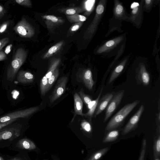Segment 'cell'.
Returning <instances> with one entry per match:
<instances>
[{
  "instance_id": "d4e9b609",
  "label": "cell",
  "mask_w": 160,
  "mask_h": 160,
  "mask_svg": "<svg viewBox=\"0 0 160 160\" xmlns=\"http://www.w3.org/2000/svg\"><path fill=\"white\" fill-rule=\"evenodd\" d=\"M147 146L146 139H143L142 142L141 151L138 160H144Z\"/></svg>"
},
{
  "instance_id": "2e32d148",
  "label": "cell",
  "mask_w": 160,
  "mask_h": 160,
  "mask_svg": "<svg viewBox=\"0 0 160 160\" xmlns=\"http://www.w3.org/2000/svg\"><path fill=\"white\" fill-rule=\"evenodd\" d=\"M57 11L67 16L79 14L82 12L83 9L80 7H75L60 8Z\"/></svg>"
},
{
  "instance_id": "74e56055",
  "label": "cell",
  "mask_w": 160,
  "mask_h": 160,
  "mask_svg": "<svg viewBox=\"0 0 160 160\" xmlns=\"http://www.w3.org/2000/svg\"><path fill=\"white\" fill-rule=\"evenodd\" d=\"M12 47V44H11L8 45L5 48V54H8L10 52Z\"/></svg>"
},
{
  "instance_id": "1f68e13d",
  "label": "cell",
  "mask_w": 160,
  "mask_h": 160,
  "mask_svg": "<svg viewBox=\"0 0 160 160\" xmlns=\"http://www.w3.org/2000/svg\"><path fill=\"white\" fill-rule=\"evenodd\" d=\"M9 24L8 21H6L1 25L0 26V34L3 33L6 30Z\"/></svg>"
},
{
  "instance_id": "d590c367",
  "label": "cell",
  "mask_w": 160,
  "mask_h": 160,
  "mask_svg": "<svg viewBox=\"0 0 160 160\" xmlns=\"http://www.w3.org/2000/svg\"><path fill=\"white\" fill-rule=\"evenodd\" d=\"M115 42L114 40H111L107 42L105 45L107 47H110L113 46L115 44Z\"/></svg>"
},
{
  "instance_id": "f35d334b",
  "label": "cell",
  "mask_w": 160,
  "mask_h": 160,
  "mask_svg": "<svg viewBox=\"0 0 160 160\" xmlns=\"http://www.w3.org/2000/svg\"><path fill=\"white\" fill-rule=\"evenodd\" d=\"M5 13V10L4 7L0 5V19L3 16Z\"/></svg>"
},
{
  "instance_id": "cb8c5ba5",
  "label": "cell",
  "mask_w": 160,
  "mask_h": 160,
  "mask_svg": "<svg viewBox=\"0 0 160 160\" xmlns=\"http://www.w3.org/2000/svg\"><path fill=\"white\" fill-rule=\"evenodd\" d=\"M109 148L106 147L102 149L96 153L91 160H98L101 158L108 151Z\"/></svg>"
},
{
  "instance_id": "ee69618b",
  "label": "cell",
  "mask_w": 160,
  "mask_h": 160,
  "mask_svg": "<svg viewBox=\"0 0 160 160\" xmlns=\"http://www.w3.org/2000/svg\"><path fill=\"white\" fill-rule=\"evenodd\" d=\"M20 160V159H14V160Z\"/></svg>"
},
{
  "instance_id": "f546056e",
  "label": "cell",
  "mask_w": 160,
  "mask_h": 160,
  "mask_svg": "<svg viewBox=\"0 0 160 160\" xmlns=\"http://www.w3.org/2000/svg\"><path fill=\"white\" fill-rule=\"evenodd\" d=\"M81 126L82 128L87 132H89L91 131V126L90 123L87 121H83L81 122Z\"/></svg>"
},
{
  "instance_id": "8d00e7d4",
  "label": "cell",
  "mask_w": 160,
  "mask_h": 160,
  "mask_svg": "<svg viewBox=\"0 0 160 160\" xmlns=\"http://www.w3.org/2000/svg\"><path fill=\"white\" fill-rule=\"evenodd\" d=\"M6 58V54L3 51H0V61L3 60Z\"/></svg>"
},
{
  "instance_id": "60d3db41",
  "label": "cell",
  "mask_w": 160,
  "mask_h": 160,
  "mask_svg": "<svg viewBox=\"0 0 160 160\" xmlns=\"http://www.w3.org/2000/svg\"><path fill=\"white\" fill-rule=\"evenodd\" d=\"M145 2H146V3L147 4H149L150 3V2H151V0H146Z\"/></svg>"
},
{
  "instance_id": "836d02e7",
  "label": "cell",
  "mask_w": 160,
  "mask_h": 160,
  "mask_svg": "<svg viewBox=\"0 0 160 160\" xmlns=\"http://www.w3.org/2000/svg\"><path fill=\"white\" fill-rule=\"evenodd\" d=\"M123 10V7L121 4L118 5L115 8L116 13L117 15L120 14Z\"/></svg>"
},
{
  "instance_id": "4dcf8cb0",
  "label": "cell",
  "mask_w": 160,
  "mask_h": 160,
  "mask_svg": "<svg viewBox=\"0 0 160 160\" xmlns=\"http://www.w3.org/2000/svg\"><path fill=\"white\" fill-rule=\"evenodd\" d=\"M9 38L7 37L0 40V51L9 42Z\"/></svg>"
},
{
  "instance_id": "ac0fdd59",
  "label": "cell",
  "mask_w": 160,
  "mask_h": 160,
  "mask_svg": "<svg viewBox=\"0 0 160 160\" xmlns=\"http://www.w3.org/2000/svg\"><path fill=\"white\" fill-rule=\"evenodd\" d=\"M124 64H120L116 67L110 75L108 80V83L110 84L115 80L120 75L123 70Z\"/></svg>"
},
{
  "instance_id": "8992f818",
  "label": "cell",
  "mask_w": 160,
  "mask_h": 160,
  "mask_svg": "<svg viewBox=\"0 0 160 160\" xmlns=\"http://www.w3.org/2000/svg\"><path fill=\"white\" fill-rule=\"evenodd\" d=\"M124 92V90H122L114 95L106 108L104 122L107 121L117 108L123 97Z\"/></svg>"
},
{
  "instance_id": "d6a6232c",
  "label": "cell",
  "mask_w": 160,
  "mask_h": 160,
  "mask_svg": "<svg viewBox=\"0 0 160 160\" xmlns=\"http://www.w3.org/2000/svg\"><path fill=\"white\" fill-rule=\"evenodd\" d=\"M18 120V119H13L6 122L0 123V129L9 124H11Z\"/></svg>"
},
{
  "instance_id": "603a6c76",
  "label": "cell",
  "mask_w": 160,
  "mask_h": 160,
  "mask_svg": "<svg viewBox=\"0 0 160 160\" xmlns=\"http://www.w3.org/2000/svg\"><path fill=\"white\" fill-rule=\"evenodd\" d=\"M59 74V70L57 68L51 76L48 79V91L51 88Z\"/></svg>"
},
{
  "instance_id": "3957f363",
  "label": "cell",
  "mask_w": 160,
  "mask_h": 160,
  "mask_svg": "<svg viewBox=\"0 0 160 160\" xmlns=\"http://www.w3.org/2000/svg\"><path fill=\"white\" fill-rule=\"evenodd\" d=\"M39 109L38 106L18 110L6 114L0 117V123H4L20 118H28Z\"/></svg>"
},
{
  "instance_id": "83f0119b",
  "label": "cell",
  "mask_w": 160,
  "mask_h": 160,
  "mask_svg": "<svg viewBox=\"0 0 160 160\" xmlns=\"http://www.w3.org/2000/svg\"><path fill=\"white\" fill-rule=\"evenodd\" d=\"M15 2L18 4L31 8L32 6V3L30 0H16Z\"/></svg>"
},
{
  "instance_id": "ba28073f",
  "label": "cell",
  "mask_w": 160,
  "mask_h": 160,
  "mask_svg": "<svg viewBox=\"0 0 160 160\" xmlns=\"http://www.w3.org/2000/svg\"><path fill=\"white\" fill-rule=\"evenodd\" d=\"M68 80V78L63 76L59 78L52 95L50 97V101L52 103L59 98L65 91Z\"/></svg>"
},
{
  "instance_id": "484cf974",
  "label": "cell",
  "mask_w": 160,
  "mask_h": 160,
  "mask_svg": "<svg viewBox=\"0 0 160 160\" xmlns=\"http://www.w3.org/2000/svg\"><path fill=\"white\" fill-rule=\"evenodd\" d=\"M79 96L82 101L87 105L92 101L91 97L84 92L83 89H81L79 92Z\"/></svg>"
},
{
  "instance_id": "d6986e66",
  "label": "cell",
  "mask_w": 160,
  "mask_h": 160,
  "mask_svg": "<svg viewBox=\"0 0 160 160\" xmlns=\"http://www.w3.org/2000/svg\"><path fill=\"white\" fill-rule=\"evenodd\" d=\"M119 134V132L118 130H111L106 135L103 142L104 143H106L113 141L117 139Z\"/></svg>"
},
{
  "instance_id": "9c48e42d",
  "label": "cell",
  "mask_w": 160,
  "mask_h": 160,
  "mask_svg": "<svg viewBox=\"0 0 160 160\" xmlns=\"http://www.w3.org/2000/svg\"><path fill=\"white\" fill-rule=\"evenodd\" d=\"M41 17L45 20V23L47 28L49 30L54 29L64 23L65 21L61 17L52 15H44Z\"/></svg>"
},
{
  "instance_id": "52a82bcc",
  "label": "cell",
  "mask_w": 160,
  "mask_h": 160,
  "mask_svg": "<svg viewBox=\"0 0 160 160\" xmlns=\"http://www.w3.org/2000/svg\"><path fill=\"white\" fill-rule=\"evenodd\" d=\"M144 106L142 104L138 110L130 119L122 132V135H125L131 132L137 127L140 118L144 110Z\"/></svg>"
},
{
  "instance_id": "4fadbf2b",
  "label": "cell",
  "mask_w": 160,
  "mask_h": 160,
  "mask_svg": "<svg viewBox=\"0 0 160 160\" xmlns=\"http://www.w3.org/2000/svg\"><path fill=\"white\" fill-rule=\"evenodd\" d=\"M82 79L86 87L89 90L92 89L94 82L91 71L89 69L85 70L82 74Z\"/></svg>"
},
{
  "instance_id": "7bdbcfd3",
  "label": "cell",
  "mask_w": 160,
  "mask_h": 160,
  "mask_svg": "<svg viewBox=\"0 0 160 160\" xmlns=\"http://www.w3.org/2000/svg\"><path fill=\"white\" fill-rule=\"evenodd\" d=\"M0 160H4V159L2 157H0Z\"/></svg>"
},
{
  "instance_id": "4316f807",
  "label": "cell",
  "mask_w": 160,
  "mask_h": 160,
  "mask_svg": "<svg viewBox=\"0 0 160 160\" xmlns=\"http://www.w3.org/2000/svg\"><path fill=\"white\" fill-rule=\"evenodd\" d=\"M18 146L21 148H22L26 149H28L31 147L30 142L25 139H21L19 141L18 143Z\"/></svg>"
},
{
  "instance_id": "e575fe53",
  "label": "cell",
  "mask_w": 160,
  "mask_h": 160,
  "mask_svg": "<svg viewBox=\"0 0 160 160\" xmlns=\"http://www.w3.org/2000/svg\"><path fill=\"white\" fill-rule=\"evenodd\" d=\"M104 10L103 6L101 4L98 5L96 8V13L98 14H101L103 13Z\"/></svg>"
},
{
  "instance_id": "277c9868",
  "label": "cell",
  "mask_w": 160,
  "mask_h": 160,
  "mask_svg": "<svg viewBox=\"0 0 160 160\" xmlns=\"http://www.w3.org/2000/svg\"><path fill=\"white\" fill-rule=\"evenodd\" d=\"M11 124L0 129V141L16 138L20 136L21 125L19 124L11 125Z\"/></svg>"
},
{
  "instance_id": "7402d4cb",
  "label": "cell",
  "mask_w": 160,
  "mask_h": 160,
  "mask_svg": "<svg viewBox=\"0 0 160 160\" xmlns=\"http://www.w3.org/2000/svg\"><path fill=\"white\" fill-rule=\"evenodd\" d=\"M40 90L42 96H44L48 91V79L44 75L41 79L40 84Z\"/></svg>"
},
{
  "instance_id": "e0dca14e",
  "label": "cell",
  "mask_w": 160,
  "mask_h": 160,
  "mask_svg": "<svg viewBox=\"0 0 160 160\" xmlns=\"http://www.w3.org/2000/svg\"><path fill=\"white\" fill-rule=\"evenodd\" d=\"M61 62L60 58H53L50 62L48 70L45 76L48 79L53 73Z\"/></svg>"
},
{
  "instance_id": "f1b7e54d",
  "label": "cell",
  "mask_w": 160,
  "mask_h": 160,
  "mask_svg": "<svg viewBox=\"0 0 160 160\" xmlns=\"http://www.w3.org/2000/svg\"><path fill=\"white\" fill-rule=\"evenodd\" d=\"M83 24V22H80L75 23L70 28L69 31L73 32L77 31L81 27Z\"/></svg>"
},
{
  "instance_id": "b9f144b4",
  "label": "cell",
  "mask_w": 160,
  "mask_h": 160,
  "mask_svg": "<svg viewBox=\"0 0 160 160\" xmlns=\"http://www.w3.org/2000/svg\"><path fill=\"white\" fill-rule=\"evenodd\" d=\"M154 160H159V158H155Z\"/></svg>"
},
{
  "instance_id": "ab89813d",
  "label": "cell",
  "mask_w": 160,
  "mask_h": 160,
  "mask_svg": "<svg viewBox=\"0 0 160 160\" xmlns=\"http://www.w3.org/2000/svg\"><path fill=\"white\" fill-rule=\"evenodd\" d=\"M134 3L135 5V8H133V10L132 11V13L134 14L136 13L137 11V9H138V3L134 2Z\"/></svg>"
},
{
  "instance_id": "8fae6325",
  "label": "cell",
  "mask_w": 160,
  "mask_h": 160,
  "mask_svg": "<svg viewBox=\"0 0 160 160\" xmlns=\"http://www.w3.org/2000/svg\"><path fill=\"white\" fill-rule=\"evenodd\" d=\"M135 78L138 83L142 84L145 86L149 85L150 81V75L143 66L140 67Z\"/></svg>"
},
{
  "instance_id": "ffe728a7",
  "label": "cell",
  "mask_w": 160,
  "mask_h": 160,
  "mask_svg": "<svg viewBox=\"0 0 160 160\" xmlns=\"http://www.w3.org/2000/svg\"><path fill=\"white\" fill-rule=\"evenodd\" d=\"M66 17L68 21L71 23L83 22L87 19V18L86 17L79 14L67 15Z\"/></svg>"
},
{
  "instance_id": "6da1fadb",
  "label": "cell",
  "mask_w": 160,
  "mask_h": 160,
  "mask_svg": "<svg viewBox=\"0 0 160 160\" xmlns=\"http://www.w3.org/2000/svg\"><path fill=\"white\" fill-rule=\"evenodd\" d=\"M27 53V51L22 48H19L17 49L7 70L8 80L12 81L13 80L18 70L24 63Z\"/></svg>"
},
{
  "instance_id": "9a60e30c",
  "label": "cell",
  "mask_w": 160,
  "mask_h": 160,
  "mask_svg": "<svg viewBox=\"0 0 160 160\" xmlns=\"http://www.w3.org/2000/svg\"><path fill=\"white\" fill-rule=\"evenodd\" d=\"M64 43L63 41H61L51 47L43 56L42 58H47L53 55L60 50Z\"/></svg>"
},
{
  "instance_id": "30bf717a",
  "label": "cell",
  "mask_w": 160,
  "mask_h": 160,
  "mask_svg": "<svg viewBox=\"0 0 160 160\" xmlns=\"http://www.w3.org/2000/svg\"><path fill=\"white\" fill-rule=\"evenodd\" d=\"M114 95L112 92L108 93L99 99L95 112V116L100 114L106 108Z\"/></svg>"
},
{
  "instance_id": "44dd1931",
  "label": "cell",
  "mask_w": 160,
  "mask_h": 160,
  "mask_svg": "<svg viewBox=\"0 0 160 160\" xmlns=\"http://www.w3.org/2000/svg\"><path fill=\"white\" fill-rule=\"evenodd\" d=\"M153 152L155 158H159L160 155V136L159 135L154 141Z\"/></svg>"
},
{
  "instance_id": "5bb4252c",
  "label": "cell",
  "mask_w": 160,
  "mask_h": 160,
  "mask_svg": "<svg viewBox=\"0 0 160 160\" xmlns=\"http://www.w3.org/2000/svg\"><path fill=\"white\" fill-rule=\"evenodd\" d=\"M74 112L76 115L83 116V102L79 95L75 93L74 96Z\"/></svg>"
},
{
  "instance_id": "7c38bea8",
  "label": "cell",
  "mask_w": 160,
  "mask_h": 160,
  "mask_svg": "<svg viewBox=\"0 0 160 160\" xmlns=\"http://www.w3.org/2000/svg\"><path fill=\"white\" fill-rule=\"evenodd\" d=\"M17 79L19 82L23 84H27L33 82L34 76L29 72L21 71L18 73Z\"/></svg>"
},
{
  "instance_id": "7a4b0ae2",
  "label": "cell",
  "mask_w": 160,
  "mask_h": 160,
  "mask_svg": "<svg viewBox=\"0 0 160 160\" xmlns=\"http://www.w3.org/2000/svg\"><path fill=\"white\" fill-rule=\"evenodd\" d=\"M140 102V100H136L125 105L109 121L106 126V130L111 131L119 127L128 115Z\"/></svg>"
},
{
  "instance_id": "5b68a950",
  "label": "cell",
  "mask_w": 160,
  "mask_h": 160,
  "mask_svg": "<svg viewBox=\"0 0 160 160\" xmlns=\"http://www.w3.org/2000/svg\"><path fill=\"white\" fill-rule=\"evenodd\" d=\"M13 29L19 35L23 38H31L35 33L33 28L24 18L17 23Z\"/></svg>"
}]
</instances>
